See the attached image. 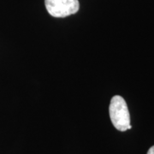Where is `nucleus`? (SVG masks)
Segmentation results:
<instances>
[{"mask_svg":"<svg viewBox=\"0 0 154 154\" xmlns=\"http://www.w3.org/2000/svg\"><path fill=\"white\" fill-rule=\"evenodd\" d=\"M109 113L111 122L117 130L124 132L132 128L128 108L125 99L122 96L116 95L110 99Z\"/></svg>","mask_w":154,"mask_h":154,"instance_id":"f257e3e1","label":"nucleus"},{"mask_svg":"<svg viewBox=\"0 0 154 154\" xmlns=\"http://www.w3.org/2000/svg\"><path fill=\"white\" fill-rule=\"evenodd\" d=\"M45 5L51 17L57 18L74 15L80 9L78 0H45Z\"/></svg>","mask_w":154,"mask_h":154,"instance_id":"f03ea898","label":"nucleus"},{"mask_svg":"<svg viewBox=\"0 0 154 154\" xmlns=\"http://www.w3.org/2000/svg\"><path fill=\"white\" fill-rule=\"evenodd\" d=\"M147 154H154V146L149 149L148 152H147Z\"/></svg>","mask_w":154,"mask_h":154,"instance_id":"7ed1b4c3","label":"nucleus"}]
</instances>
